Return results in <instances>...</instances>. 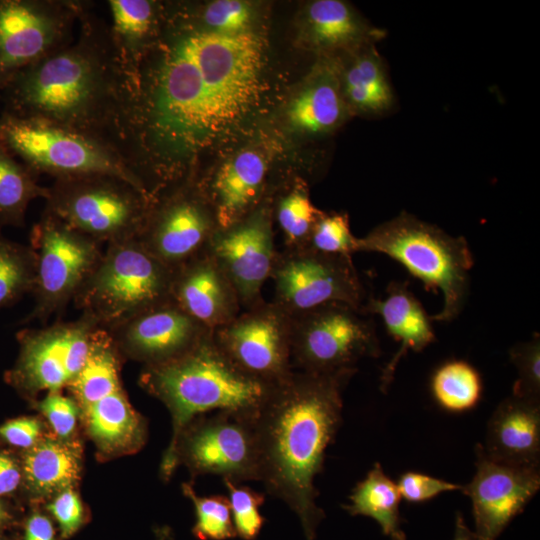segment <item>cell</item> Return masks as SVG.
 <instances>
[{
	"label": "cell",
	"instance_id": "5b68a950",
	"mask_svg": "<svg viewBox=\"0 0 540 540\" xmlns=\"http://www.w3.org/2000/svg\"><path fill=\"white\" fill-rule=\"evenodd\" d=\"M357 252L387 255L426 287L440 290L444 304L439 313L431 316L432 321L451 322L464 309L474 258L463 236H452L414 215L401 212L357 238Z\"/></svg>",
	"mask_w": 540,
	"mask_h": 540
},
{
	"label": "cell",
	"instance_id": "836d02e7",
	"mask_svg": "<svg viewBox=\"0 0 540 540\" xmlns=\"http://www.w3.org/2000/svg\"><path fill=\"white\" fill-rule=\"evenodd\" d=\"M322 212L313 205L302 182L294 183L282 193L276 201L274 214L283 234L284 248L307 247L314 224Z\"/></svg>",
	"mask_w": 540,
	"mask_h": 540
},
{
	"label": "cell",
	"instance_id": "f6af8a7d",
	"mask_svg": "<svg viewBox=\"0 0 540 540\" xmlns=\"http://www.w3.org/2000/svg\"><path fill=\"white\" fill-rule=\"evenodd\" d=\"M20 477V471L14 460L0 453V495L14 491L20 482Z\"/></svg>",
	"mask_w": 540,
	"mask_h": 540
},
{
	"label": "cell",
	"instance_id": "ffe728a7",
	"mask_svg": "<svg viewBox=\"0 0 540 540\" xmlns=\"http://www.w3.org/2000/svg\"><path fill=\"white\" fill-rule=\"evenodd\" d=\"M171 298L212 331L242 311L234 285L206 250L174 269Z\"/></svg>",
	"mask_w": 540,
	"mask_h": 540
},
{
	"label": "cell",
	"instance_id": "9a60e30c",
	"mask_svg": "<svg viewBox=\"0 0 540 540\" xmlns=\"http://www.w3.org/2000/svg\"><path fill=\"white\" fill-rule=\"evenodd\" d=\"M212 336L240 370L266 384L277 385L294 371L292 316L273 301L241 311Z\"/></svg>",
	"mask_w": 540,
	"mask_h": 540
},
{
	"label": "cell",
	"instance_id": "4316f807",
	"mask_svg": "<svg viewBox=\"0 0 540 540\" xmlns=\"http://www.w3.org/2000/svg\"><path fill=\"white\" fill-rule=\"evenodd\" d=\"M107 6L110 36L129 77L158 41L162 11L159 4L149 0H108Z\"/></svg>",
	"mask_w": 540,
	"mask_h": 540
},
{
	"label": "cell",
	"instance_id": "2e32d148",
	"mask_svg": "<svg viewBox=\"0 0 540 540\" xmlns=\"http://www.w3.org/2000/svg\"><path fill=\"white\" fill-rule=\"evenodd\" d=\"M97 328L81 315L75 321L18 332L21 354L14 371L16 381L31 390L50 392L69 385L85 364Z\"/></svg>",
	"mask_w": 540,
	"mask_h": 540
},
{
	"label": "cell",
	"instance_id": "d4e9b609",
	"mask_svg": "<svg viewBox=\"0 0 540 540\" xmlns=\"http://www.w3.org/2000/svg\"><path fill=\"white\" fill-rule=\"evenodd\" d=\"M305 34L313 48L325 52H350L385 37L384 30L368 25L341 0H315L308 4Z\"/></svg>",
	"mask_w": 540,
	"mask_h": 540
},
{
	"label": "cell",
	"instance_id": "60d3db41",
	"mask_svg": "<svg viewBox=\"0 0 540 540\" xmlns=\"http://www.w3.org/2000/svg\"><path fill=\"white\" fill-rule=\"evenodd\" d=\"M401 498L410 503L428 501L443 492L461 490V485L445 480L408 471L402 474L396 483Z\"/></svg>",
	"mask_w": 540,
	"mask_h": 540
},
{
	"label": "cell",
	"instance_id": "ab89813d",
	"mask_svg": "<svg viewBox=\"0 0 540 540\" xmlns=\"http://www.w3.org/2000/svg\"><path fill=\"white\" fill-rule=\"evenodd\" d=\"M202 20L207 30L222 34L241 33L248 30L251 9L244 1L217 0L206 6Z\"/></svg>",
	"mask_w": 540,
	"mask_h": 540
},
{
	"label": "cell",
	"instance_id": "7a4b0ae2",
	"mask_svg": "<svg viewBox=\"0 0 540 540\" xmlns=\"http://www.w3.org/2000/svg\"><path fill=\"white\" fill-rule=\"evenodd\" d=\"M90 6L83 9L72 42L20 70L3 87L1 113L63 126L118 153L128 76L109 24Z\"/></svg>",
	"mask_w": 540,
	"mask_h": 540
},
{
	"label": "cell",
	"instance_id": "52a82bcc",
	"mask_svg": "<svg viewBox=\"0 0 540 540\" xmlns=\"http://www.w3.org/2000/svg\"><path fill=\"white\" fill-rule=\"evenodd\" d=\"M45 211L100 243L136 238L151 199L126 181L108 174L55 179Z\"/></svg>",
	"mask_w": 540,
	"mask_h": 540
},
{
	"label": "cell",
	"instance_id": "1f68e13d",
	"mask_svg": "<svg viewBox=\"0 0 540 540\" xmlns=\"http://www.w3.org/2000/svg\"><path fill=\"white\" fill-rule=\"evenodd\" d=\"M92 437L103 447L118 448L142 438V423L122 389L84 408Z\"/></svg>",
	"mask_w": 540,
	"mask_h": 540
},
{
	"label": "cell",
	"instance_id": "30bf717a",
	"mask_svg": "<svg viewBox=\"0 0 540 540\" xmlns=\"http://www.w3.org/2000/svg\"><path fill=\"white\" fill-rule=\"evenodd\" d=\"M381 354L373 321L345 303H328L292 316L294 370L333 373L357 369L364 358Z\"/></svg>",
	"mask_w": 540,
	"mask_h": 540
},
{
	"label": "cell",
	"instance_id": "cb8c5ba5",
	"mask_svg": "<svg viewBox=\"0 0 540 540\" xmlns=\"http://www.w3.org/2000/svg\"><path fill=\"white\" fill-rule=\"evenodd\" d=\"M348 111L341 90L338 62L327 59L291 101L287 116L297 131L322 134L337 128Z\"/></svg>",
	"mask_w": 540,
	"mask_h": 540
},
{
	"label": "cell",
	"instance_id": "d6a6232c",
	"mask_svg": "<svg viewBox=\"0 0 540 540\" xmlns=\"http://www.w3.org/2000/svg\"><path fill=\"white\" fill-rule=\"evenodd\" d=\"M431 390L443 409L463 412L474 408L481 399L482 380L472 365L463 360H452L434 372Z\"/></svg>",
	"mask_w": 540,
	"mask_h": 540
},
{
	"label": "cell",
	"instance_id": "7402d4cb",
	"mask_svg": "<svg viewBox=\"0 0 540 540\" xmlns=\"http://www.w3.org/2000/svg\"><path fill=\"white\" fill-rule=\"evenodd\" d=\"M363 313L381 316L388 334L401 344L380 376V389L386 392L406 353L420 352L436 340L432 319L407 284L397 281L389 284L385 298L368 297Z\"/></svg>",
	"mask_w": 540,
	"mask_h": 540
},
{
	"label": "cell",
	"instance_id": "9c48e42d",
	"mask_svg": "<svg viewBox=\"0 0 540 540\" xmlns=\"http://www.w3.org/2000/svg\"><path fill=\"white\" fill-rule=\"evenodd\" d=\"M257 413L219 410L195 416L168 447L163 474L169 476L182 459L195 475H217L238 484L259 481Z\"/></svg>",
	"mask_w": 540,
	"mask_h": 540
},
{
	"label": "cell",
	"instance_id": "7dc6e473",
	"mask_svg": "<svg viewBox=\"0 0 540 540\" xmlns=\"http://www.w3.org/2000/svg\"><path fill=\"white\" fill-rule=\"evenodd\" d=\"M453 540H479L475 534L467 526L463 516L457 512L455 519V533Z\"/></svg>",
	"mask_w": 540,
	"mask_h": 540
},
{
	"label": "cell",
	"instance_id": "ee69618b",
	"mask_svg": "<svg viewBox=\"0 0 540 540\" xmlns=\"http://www.w3.org/2000/svg\"><path fill=\"white\" fill-rule=\"evenodd\" d=\"M41 432L40 423L33 418H18L0 427V435L10 444L29 448L36 444Z\"/></svg>",
	"mask_w": 540,
	"mask_h": 540
},
{
	"label": "cell",
	"instance_id": "f546056e",
	"mask_svg": "<svg viewBox=\"0 0 540 540\" xmlns=\"http://www.w3.org/2000/svg\"><path fill=\"white\" fill-rule=\"evenodd\" d=\"M118 357V349L108 331L97 328L84 366L68 385L83 408L122 389Z\"/></svg>",
	"mask_w": 540,
	"mask_h": 540
},
{
	"label": "cell",
	"instance_id": "bcb514c9",
	"mask_svg": "<svg viewBox=\"0 0 540 540\" xmlns=\"http://www.w3.org/2000/svg\"><path fill=\"white\" fill-rule=\"evenodd\" d=\"M25 540H54L51 522L45 516L34 514L26 525Z\"/></svg>",
	"mask_w": 540,
	"mask_h": 540
},
{
	"label": "cell",
	"instance_id": "4fadbf2b",
	"mask_svg": "<svg viewBox=\"0 0 540 540\" xmlns=\"http://www.w3.org/2000/svg\"><path fill=\"white\" fill-rule=\"evenodd\" d=\"M86 5L78 0H0V91L20 70L72 42Z\"/></svg>",
	"mask_w": 540,
	"mask_h": 540
},
{
	"label": "cell",
	"instance_id": "5bb4252c",
	"mask_svg": "<svg viewBox=\"0 0 540 540\" xmlns=\"http://www.w3.org/2000/svg\"><path fill=\"white\" fill-rule=\"evenodd\" d=\"M218 228L210 204L190 177L151 200L136 239L175 269L205 251Z\"/></svg>",
	"mask_w": 540,
	"mask_h": 540
},
{
	"label": "cell",
	"instance_id": "e575fe53",
	"mask_svg": "<svg viewBox=\"0 0 540 540\" xmlns=\"http://www.w3.org/2000/svg\"><path fill=\"white\" fill-rule=\"evenodd\" d=\"M34 285L35 258L31 247L0 232V308L32 293Z\"/></svg>",
	"mask_w": 540,
	"mask_h": 540
},
{
	"label": "cell",
	"instance_id": "74e56055",
	"mask_svg": "<svg viewBox=\"0 0 540 540\" xmlns=\"http://www.w3.org/2000/svg\"><path fill=\"white\" fill-rule=\"evenodd\" d=\"M223 481L228 491L236 536L243 540H255L265 522L260 513V507L265 502L264 493L229 480Z\"/></svg>",
	"mask_w": 540,
	"mask_h": 540
},
{
	"label": "cell",
	"instance_id": "e0dca14e",
	"mask_svg": "<svg viewBox=\"0 0 540 540\" xmlns=\"http://www.w3.org/2000/svg\"><path fill=\"white\" fill-rule=\"evenodd\" d=\"M271 213L264 203L239 222L218 228L206 248L234 285L244 310L264 301L262 288L277 253Z\"/></svg>",
	"mask_w": 540,
	"mask_h": 540
},
{
	"label": "cell",
	"instance_id": "3957f363",
	"mask_svg": "<svg viewBox=\"0 0 540 540\" xmlns=\"http://www.w3.org/2000/svg\"><path fill=\"white\" fill-rule=\"evenodd\" d=\"M357 369L333 373L294 370L259 409V481L298 516L306 540L325 518L314 480L342 422L343 392Z\"/></svg>",
	"mask_w": 540,
	"mask_h": 540
},
{
	"label": "cell",
	"instance_id": "484cf974",
	"mask_svg": "<svg viewBox=\"0 0 540 540\" xmlns=\"http://www.w3.org/2000/svg\"><path fill=\"white\" fill-rule=\"evenodd\" d=\"M349 62L338 63L342 94L349 110L367 115H383L395 101L384 60L375 44L350 51Z\"/></svg>",
	"mask_w": 540,
	"mask_h": 540
},
{
	"label": "cell",
	"instance_id": "ac0fdd59",
	"mask_svg": "<svg viewBox=\"0 0 540 540\" xmlns=\"http://www.w3.org/2000/svg\"><path fill=\"white\" fill-rule=\"evenodd\" d=\"M476 472L461 491L470 497L479 540H496L540 488L539 466H521L490 458L477 444Z\"/></svg>",
	"mask_w": 540,
	"mask_h": 540
},
{
	"label": "cell",
	"instance_id": "b9f144b4",
	"mask_svg": "<svg viewBox=\"0 0 540 540\" xmlns=\"http://www.w3.org/2000/svg\"><path fill=\"white\" fill-rule=\"evenodd\" d=\"M39 408L59 437L66 438L73 432L78 408L72 399L61 395L59 391L49 392L40 402Z\"/></svg>",
	"mask_w": 540,
	"mask_h": 540
},
{
	"label": "cell",
	"instance_id": "6da1fadb",
	"mask_svg": "<svg viewBox=\"0 0 540 540\" xmlns=\"http://www.w3.org/2000/svg\"><path fill=\"white\" fill-rule=\"evenodd\" d=\"M128 80L119 153L157 194L191 176L196 154L238 123L261 87L263 45L247 30L222 34L178 13Z\"/></svg>",
	"mask_w": 540,
	"mask_h": 540
},
{
	"label": "cell",
	"instance_id": "83f0119b",
	"mask_svg": "<svg viewBox=\"0 0 540 540\" xmlns=\"http://www.w3.org/2000/svg\"><path fill=\"white\" fill-rule=\"evenodd\" d=\"M349 500L350 503L342 507L350 515L368 516L391 540H406L399 512L401 496L396 483L384 473L380 463L376 462L366 477L356 484Z\"/></svg>",
	"mask_w": 540,
	"mask_h": 540
},
{
	"label": "cell",
	"instance_id": "277c9868",
	"mask_svg": "<svg viewBox=\"0 0 540 540\" xmlns=\"http://www.w3.org/2000/svg\"><path fill=\"white\" fill-rule=\"evenodd\" d=\"M142 383L172 414L169 446L197 415L219 410L257 413L275 386L240 370L221 351L212 333L183 355L148 366Z\"/></svg>",
	"mask_w": 540,
	"mask_h": 540
},
{
	"label": "cell",
	"instance_id": "7bdbcfd3",
	"mask_svg": "<svg viewBox=\"0 0 540 540\" xmlns=\"http://www.w3.org/2000/svg\"><path fill=\"white\" fill-rule=\"evenodd\" d=\"M48 508L58 521L63 537L73 534L82 523V505L71 489L61 491Z\"/></svg>",
	"mask_w": 540,
	"mask_h": 540
},
{
	"label": "cell",
	"instance_id": "d6986e66",
	"mask_svg": "<svg viewBox=\"0 0 540 540\" xmlns=\"http://www.w3.org/2000/svg\"><path fill=\"white\" fill-rule=\"evenodd\" d=\"M117 348L148 366L173 360L191 350L212 330L183 310L172 298L107 329Z\"/></svg>",
	"mask_w": 540,
	"mask_h": 540
},
{
	"label": "cell",
	"instance_id": "f35d334b",
	"mask_svg": "<svg viewBox=\"0 0 540 540\" xmlns=\"http://www.w3.org/2000/svg\"><path fill=\"white\" fill-rule=\"evenodd\" d=\"M518 378L513 385L515 397L540 402V336L535 333L529 341L519 342L509 350Z\"/></svg>",
	"mask_w": 540,
	"mask_h": 540
},
{
	"label": "cell",
	"instance_id": "ba28073f",
	"mask_svg": "<svg viewBox=\"0 0 540 540\" xmlns=\"http://www.w3.org/2000/svg\"><path fill=\"white\" fill-rule=\"evenodd\" d=\"M0 142L38 175L58 179L108 174L144 191L112 147L63 126L0 113Z\"/></svg>",
	"mask_w": 540,
	"mask_h": 540
},
{
	"label": "cell",
	"instance_id": "7c38bea8",
	"mask_svg": "<svg viewBox=\"0 0 540 540\" xmlns=\"http://www.w3.org/2000/svg\"><path fill=\"white\" fill-rule=\"evenodd\" d=\"M270 278L273 302L291 316L328 303H345L363 312L368 299L352 257L310 247L277 251Z\"/></svg>",
	"mask_w": 540,
	"mask_h": 540
},
{
	"label": "cell",
	"instance_id": "603a6c76",
	"mask_svg": "<svg viewBox=\"0 0 540 540\" xmlns=\"http://www.w3.org/2000/svg\"><path fill=\"white\" fill-rule=\"evenodd\" d=\"M483 448L499 462L539 466L540 402L513 395L502 400L488 421Z\"/></svg>",
	"mask_w": 540,
	"mask_h": 540
},
{
	"label": "cell",
	"instance_id": "44dd1931",
	"mask_svg": "<svg viewBox=\"0 0 540 540\" xmlns=\"http://www.w3.org/2000/svg\"><path fill=\"white\" fill-rule=\"evenodd\" d=\"M267 173L265 158L244 150L222 163L207 181L196 182L219 228L239 222L265 203Z\"/></svg>",
	"mask_w": 540,
	"mask_h": 540
},
{
	"label": "cell",
	"instance_id": "4dcf8cb0",
	"mask_svg": "<svg viewBox=\"0 0 540 540\" xmlns=\"http://www.w3.org/2000/svg\"><path fill=\"white\" fill-rule=\"evenodd\" d=\"M38 176L0 142V226L23 227L30 202L46 200L49 190Z\"/></svg>",
	"mask_w": 540,
	"mask_h": 540
},
{
	"label": "cell",
	"instance_id": "d590c367",
	"mask_svg": "<svg viewBox=\"0 0 540 540\" xmlns=\"http://www.w3.org/2000/svg\"><path fill=\"white\" fill-rule=\"evenodd\" d=\"M183 490L193 502L196 523L193 528L200 540H226L236 536L229 499L223 495L200 497L190 484H184Z\"/></svg>",
	"mask_w": 540,
	"mask_h": 540
},
{
	"label": "cell",
	"instance_id": "c3c4849f",
	"mask_svg": "<svg viewBox=\"0 0 540 540\" xmlns=\"http://www.w3.org/2000/svg\"><path fill=\"white\" fill-rule=\"evenodd\" d=\"M7 518V513L0 502V522Z\"/></svg>",
	"mask_w": 540,
	"mask_h": 540
},
{
	"label": "cell",
	"instance_id": "8d00e7d4",
	"mask_svg": "<svg viewBox=\"0 0 540 540\" xmlns=\"http://www.w3.org/2000/svg\"><path fill=\"white\" fill-rule=\"evenodd\" d=\"M357 238L351 232L346 213L322 212L314 224L307 247L325 254L352 257L356 253Z\"/></svg>",
	"mask_w": 540,
	"mask_h": 540
},
{
	"label": "cell",
	"instance_id": "8fae6325",
	"mask_svg": "<svg viewBox=\"0 0 540 540\" xmlns=\"http://www.w3.org/2000/svg\"><path fill=\"white\" fill-rule=\"evenodd\" d=\"M100 242L43 211L30 232L35 258L34 307L24 323L59 315L102 256Z\"/></svg>",
	"mask_w": 540,
	"mask_h": 540
},
{
	"label": "cell",
	"instance_id": "8992f818",
	"mask_svg": "<svg viewBox=\"0 0 540 540\" xmlns=\"http://www.w3.org/2000/svg\"><path fill=\"white\" fill-rule=\"evenodd\" d=\"M174 269L136 239L108 244L73 301L82 315L105 330L171 299Z\"/></svg>",
	"mask_w": 540,
	"mask_h": 540
},
{
	"label": "cell",
	"instance_id": "f1b7e54d",
	"mask_svg": "<svg viewBox=\"0 0 540 540\" xmlns=\"http://www.w3.org/2000/svg\"><path fill=\"white\" fill-rule=\"evenodd\" d=\"M23 470L28 485L39 494L69 489L79 477L80 453L62 441L39 442L26 453Z\"/></svg>",
	"mask_w": 540,
	"mask_h": 540
}]
</instances>
